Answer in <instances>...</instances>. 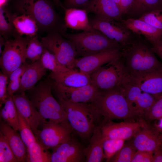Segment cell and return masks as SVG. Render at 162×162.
Returning a JSON list of instances; mask_svg holds the SVG:
<instances>
[{
    "label": "cell",
    "mask_w": 162,
    "mask_h": 162,
    "mask_svg": "<svg viewBox=\"0 0 162 162\" xmlns=\"http://www.w3.org/2000/svg\"><path fill=\"white\" fill-rule=\"evenodd\" d=\"M147 123L144 121H125L115 122L108 121L100 127L104 138L128 140L133 138L138 131Z\"/></svg>",
    "instance_id": "obj_14"
},
{
    "label": "cell",
    "mask_w": 162,
    "mask_h": 162,
    "mask_svg": "<svg viewBox=\"0 0 162 162\" xmlns=\"http://www.w3.org/2000/svg\"><path fill=\"white\" fill-rule=\"evenodd\" d=\"M29 64L26 62L13 71L8 79L7 93L9 96H12L19 90L22 76Z\"/></svg>",
    "instance_id": "obj_34"
},
{
    "label": "cell",
    "mask_w": 162,
    "mask_h": 162,
    "mask_svg": "<svg viewBox=\"0 0 162 162\" xmlns=\"http://www.w3.org/2000/svg\"><path fill=\"white\" fill-rule=\"evenodd\" d=\"M26 148V162H51V153L37 141Z\"/></svg>",
    "instance_id": "obj_30"
},
{
    "label": "cell",
    "mask_w": 162,
    "mask_h": 162,
    "mask_svg": "<svg viewBox=\"0 0 162 162\" xmlns=\"http://www.w3.org/2000/svg\"><path fill=\"white\" fill-rule=\"evenodd\" d=\"M0 53L1 54L2 52V48L3 46H4L5 40L2 36L0 35Z\"/></svg>",
    "instance_id": "obj_48"
},
{
    "label": "cell",
    "mask_w": 162,
    "mask_h": 162,
    "mask_svg": "<svg viewBox=\"0 0 162 162\" xmlns=\"http://www.w3.org/2000/svg\"><path fill=\"white\" fill-rule=\"evenodd\" d=\"M74 131L83 140L91 136L94 129L100 127L99 118L87 103L59 100Z\"/></svg>",
    "instance_id": "obj_4"
},
{
    "label": "cell",
    "mask_w": 162,
    "mask_h": 162,
    "mask_svg": "<svg viewBox=\"0 0 162 162\" xmlns=\"http://www.w3.org/2000/svg\"><path fill=\"white\" fill-rule=\"evenodd\" d=\"M157 9H162V0H134L127 14L132 17V18H139L145 14Z\"/></svg>",
    "instance_id": "obj_28"
},
{
    "label": "cell",
    "mask_w": 162,
    "mask_h": 162,
    "mask_svg": "<svg viewBox=\"0 0 162 162\" xmlns=\"http://www.w3.org/2000/svg\"><path fill=\"white\" fill-rule=\"evenodd\" d=\"M120 89L135 120L137 121L143 120L145 114L156 100V99L130 83L125 78L122 83Z\"/></svg>",
    "instance_id": "obj_10"
},
{
    "label": "cell",
    "mask_w": 162,
    "mask_h": 162,
    "mask_svg": "<svg viewBox=\"0 0 162 162\" xmlns=\"http://www.w3.org/2000/svg\"><path fill=\"white\" fill-rule=\"evenodd\" d=\"M4 104V107L0 111L1 118L15 130L18 131L19 124L17 110L12 96H9Z\"/></svg>",
    "instance_id": "obj_29"
},
{
    "label": "cell",
    "mask_w": 162,
    "mask_h": 162,
    "mask_svg": "<svg viewBox=\"0 0 162 162\" xmlns=\"http://www.w3.org/2000/svg\"><path fill=\"white\" fill-rule=\"evenodd\" d=\"M8 77L0 72V106L4 104L5 101L9 96L7 93V85L8 83Z\"/></svg>",
    "instance_id": "obj_41"
},
{
    "label": "cell",
    "mask_w": 162,
    "mask_h": 162,
    "mask_svg": "<svg viewBox=\"0 0 162 162\" xmlns=\"http://www.w3.org/2000/svg\"><path fill=\"white\" fill-rule=\"evenodd\" d=\"M84 148L72 136L67 141L52 148L51 162L86 161Z\"/></svg>",
    "instance_id": "obj_17"
},
{
    "label": "cell",
    "mask_w": 162,
    "mask_h": 162,
    "mask_svg": "<svg viewBox=\"0 0 162 162\" xmlns=\"http://www.w3.org/2000/svg\"><path fill=\"white\" fill-rule=\"evenodd\" d=\"M13 37V39L5 41L0 58L2 72L8 78L13 71L26 62V59L25 53L28 37L14 35Z\"/></svg>",
    "instance_id": "obj_8"
},
{
    "label": "cell",
    "mask_w": 162,
    "mask_h": 162,
    "mask_svg": "<svg viewBox=\"0 0 162 162\" xmlns=\"http://www.w3.org/2000/svg\"><path fill=\"white\" fill-rule=\"evenodd\" d=\"M52 1L56 7L58 8H62V3H61L60 0H52Z\"/></svg>",
    "instance_id": "obj_49"
},
{
    "label": "cell",
    "mask_w": 162,
    "mask_h": 162,
    "mask_svg": "<svg viewBox=\"0 0 162 162\" xmlns=\"http://www.w3.org/2000/svg\"><path fill=\"white\" fill-rule=\"evenodd\" d=\"M18 112L26 121L34 134L46 121L40 115L25 92L12 96Z\"/></svg>",
    "instance_id": "obj_18"
},
{
    "label": "cell",
    "mask_w": 162,
    "mask_h": 162,
    "mask_svg": "<svg viewBox=\"0 0 162 162\" xmlns=\"http://www.w3.org/2000/svg\"><path fill=\"white\" fill-rule=\"evenodd\" d=\"M40 60L45 68L53 72H65L71 70L61 64L54 54L45 48Z\"/></svg>",
    "instance_id": "obj_33"
},
{
    "label": "cell",
    "mask_w": 162,
    "mask_h": 162,
    "mask_svg": "<svg viewBox=\"0 0 162 162\" xmlns=\"http://www.w3.org/2000/svg\"><path fill=\"white\" fill-rule=\"evenodd\" d=\"M40 41L44 48L53 54L61 64L70 69H74L77 54L75 47L70 40L55 32L47 34Z\"/></svg>",
    "instance_id": "obj_9"
},
{
    "label": "cell",
    "mask_w": 162,
    "mask_h": 162,
    "mask_svg": "<svg viewBox=\"0 0 162 162\" xmlns=\"http://www.w3.org/2000/svg\"><path fill=\"white\" fill-rule=\"evenodd\" d=\"M7 6L0 7V33L5 41L14 34L13 20L14 13H12Z\"/></svg>",
    "instance_id": "obj_31"
},
{
    "label": "cell",
    "mask_w": 162,
    "mask_h": 162,
    "mask_svg": "<svg viewBox=\"0 0 162 162\" xmlns=\"http://www.w3.org/2000/svg\"><path fill=\"white\" fill-rule=\"evenodd\" d=\"M162 32V9H157L145 14L138 18Z\"/></svg>",
    "instance_id": "obj_39"
},
{
    "label": "cell",
    "mask_w": 162,
    "mask_h": 162,
    "mask_svg": "<svg viewBox=\"0 0 162 162\" xmlns=\"http://www.w3.org/2000/svg\"><path fill=\"white\" fill-rule=\"evenodd\" d=\"M118 8H120L121 0H114Z\"/></svg>",
    "instance_id": "obj_51"
},
{
    "label": "cell",
    "mask_w": 162,
    "mask_h": 162,
    "mask_svg": "<svg viewBox=\"0 0 162 162\" xmlns=\"http://www.w3.org/2000/svg\"><path fill=\"white\" fill-rule=\"evenodd\" d=\"M103 138L100 127L94 130L88 146L84 148L86 162H101L104 158Z\"/></svg>",
    "instance_id": "obj_26"
},
{
    "label": "cell",
    "mask_w": 162,
    "mask_h": 162,
    "mask_svg": "<svg viewBox=\"0 0 162 162\" xmlns=\"http://www.w3.org/2000/svg\"><path fill=\"white\" fill-rule=\"evenodd\" d=\"M160 134L148 123L133 138L132 142L137 150L153 154L161 145Z\"/></svg>",
    "instance_id": "obj_19"
},
{
    "label": "cell",
    "mask_w": 162,
    "mask_h": 162,
    "mask_svg": "<svg viewBox=\"0 0 162 162\" xmlns=\"http://www.w3.org/2000/svg\"><path fill=\"white\" fill-rule=\"evenodd\" d=\"M153 162H162V146L161 144L153 153Z\"/></svg>",
    "instance_id": "obj_46"
},
{
    "label": "cell",
    "mask_w": 162,
    "mask_h": 162,
    "mask_svg": "<svg viewBox=\"0 0 162 162\" xmlns=\"http://www.w3.org/2000/svg\"><path fill=\"white\" fill-rule=\"evenodd\" d=\"M125 79L156 100L162 97V70L127 74Z\"/></svg>",
    "instance_id": "obj_15"
},
{
    "label": "cell",
    "mask_w": 162,
    "mask_h": 162,
    "mask_svg": "<svg viewBox=\"0 0 162 162\" xmlns=\"http://www.w3.org/2000/svg\"><path fill=\"white\" fill-rule=\"evenodd\" d=\"M29 90L30 100L44 119L57 122L68 120L65 111L52 94L47 79L41 81Z\"/></svg>",
    "instance_id": "obj_5"
},
{
    "label": "cell",
    "mask_w": 162,
    "mask_h": 162,
    "mask_svg": "<svg viewBox=\"0 0 162 162\" xmlns=\"http://www.w3.org/2000/svg\"><path fill=\"white\" fill-rule=\"evenodd\" d=\"M0 132L7 140L18 162H26V147L20 134L2 119H0Z\"/></svg>",
    "instance_id": "obj_23"
},
{
    "label": "cell",
    "mask_w": 162,
    "mask_h": 162,
    "mask_svg": "<svg viewBox=\"0 0 162 162\" xmlns=\"http://www.w3.org/2000/svg\"><path fill=\"white\" fill-rule=\"evenodd\" d=\"M122 51L128 75L162 70V63L156 57L151 45L141 39L134 38Z\"/></svg>",
    "instance_id": "obj_3"
},
{
    "label": "cell",
    "mask_w": 162,
    "mask_h": 162,
    "mask_svg": "<svg viewBox=\"0 0 162 162\" xmlns=\"http://www.w3.org/2000/svg\"><path fill=\"white\" fill-rule=\"evenodd\" d=\"M51 0H14L12 7L17 14L31 16L37 24L39 31L47 34L57 32L66 33L64 18L57 13Z\"/></svg>",
    "instance_id": "obj_1"
},
{
    "label": "cell",
    "mask_w": 162,
    "mask_h": 162,
    "mask_svg": "<svg viewBox=\"0 0 162 162\" xmlns=\"http://www.w3.org/2000/svg\"><path fill=\"white\" fill-rule=\"evenodd\" d=\"M151 46L153 52L160 59L162 63V39L151 45Z\"/></svg>",
    "instance_id": "obj_45"
},
{
    "label": "cell",
    "mask_w": 162,
    "mask_h": 162,
    "mask_svg": "<svg viewBox=\"0 0 162 162\" xmlns=\"http://www.w3.org/2000/svg\"><path fill=\"white\" fill-rule=\"evenodd\" d=\"M89 20L93 28L99 31L110 39L116 41L122 48L129 44L134 38L132 32L121 22L103 19L95 15Z\"/></svg>",
    "instance_id": "obj_12"
},
{
    "label": "cell",
    "mask_w": 162,
    "mask_h": 162,
    "mask_svg": "<svg viewBox=\"0 0 162 162\" xmlns=\"http://www.w3.org/2000/svg\"><path fill=\"white\" fill-rule=\"evenodd\" d=\"M137 151L132 141L125 143L121 150L110 160V162H131Z\"/></svg>",
    "instance_id": "obj_36"
},
{
    "label": "cell",
    "mask_w": 162,
    "mask_h": 162,
    "mask_svg": "<svg viewBox=\"0 0 162 162\" xmlns=\"http://www.w3.org/2000/svg\"><path fill=\"white\" fill-rule=\"evenodd\" d=\"M64 11V21L67 28L83 31L94 29L91 26L87 12L84 9L63 8Z\"/></svg>",
    "instance_id": "obj_24"
},
{
    "label": "cell",
    "mask_w": 162,
    "mask_h": 162,
    "mask_svg": "<svg viewBox=\"0 0 162 162\" xmlns=\"http://www.w3.org/2000/svg\"><path fill=\"white\" fill-rule=\"evenodd\" d=\"M122 50H109L76 58L74 68H78L80 71L90 75L103 65L121 57L122 56Z\"/></svg>",
    "instance_id": "obj_16"
},
{
    "label": "cell",
    "mask_w": 162,
    "mask_h": 162,
    "mask_svg": "<svg viewBox=\"0 0 162 162\" xmlns=\"http://www.w3.org/2000/svg\"><path fill=\"white\" fill-rule=\"evenodd\" d=\"M46 69L43 65L40 59L29 64L23 73L20 86L17 92L21 93L30 90L44 76Z\"/></svg>",
    "instance_id": "obj_25"
},
{
    "label": "cell",
    "mask_w": 162,
    "mask_h": 162,
    "mask_svg": "<svg viewBox=\"0 0 162 162\" xmlns=\"http://www.w3.org/2000/svg\"><path fill=\"white\" fill-rule=\"evenodd\" d=\"M161 39H162V38H161Z\"/></svg>",
    "instance_id": "obj_53"
},
{
    "label": "cell",
    "mask_w": 162,
    "mask_h": 162,
    "mask_svg": "<svg viewBox=\"0 0 162 162\" xmlns=\"http://www.w3.org/2000/svg\"><path fill=\"white\" fill-rule=\"evenodd\" d=\"M162 118V97L156 100L145 114L143 120L145 122L156 120Z\"/></svg>",
    "instance_id": "obj_40"
},
{
    "label": "cell",
    "mask_w": 162,
    "mask_h": 162,
    "mask_svg": "<svg viewBox=\"0 0 162 162\" xmlns=\"http://www.w3.org/2000/svg\"><path fill=\"white\" fill-rule=\"evenodd\" d=\"M90 0H64L62 8L82 9Z\"/></svg>",
    "instance_id": "obj_43"
},
{
    "label": "cell",
    "mask_w": 162,
    "mask_h": 162,
    "mask_svg": "<svg viewBox=\"0 0 162 162\" xmlns=\"http://www.w3.org/2000/svg\"><path fill=\"white\" fill-rule=\"evenodd\" d=\"M160 140H161V146H162V134H160Z\"/></svg>",
    "instance_id": "obj_52"
},
{
    "label": "cell",
    "mask_w": 162,
    "mask_h": 162,
    "mask_svg": "<svg viewBox=\"0 0 162 162\" xmlns=\"http://www.w3.org/2000/svg\"><path fill=\"white\" fill-rule=\"evenodd\" d=\"M34 134L36 140L49 150L69 140L74 130L68 120L57 122L49 120Z\"/></svg>",
    "instance_id": "obj_11"
},
{
    "label": "cell",
    "mask_w": 162,
    "mask_h": 162,
    "mask_svg": "<svg viewBox=\"0 0 162 162\" xmlns=\"http://www.w3.org/2000/svg\"><path fill=\"white\" fill-rule=\"evenodd\" d=\"M62 35L73 43L77 55L82 57L109 50L122 49L116 41L94 29L77 33L66 32Z\"/></svg>",
    "instance_id": "obj_6"
},
{
    "label": "cell",
    "mask_w": 162,
    "mask_h": 162,
    "mask_svg": "<svg viewBox=\"0 0 162 162\" xmlns=\"http://www.w3.org/2000/svg\"><path fill=\"white\" fill-rule=\"evenodd\" d=\"M100 18L121 22L123 19L119 8L114 0H90L82 8Z\"/></svg>",
    "instance_id": "obj_20"
},
{
    "label": "cell",
    "mask_w": 162,
    "mask_h": 162,
    "mask_svg": "<svg viewBox=\"0 0 162 162\" xmlns=\"http://www.w3.org/2000/svg\"><path fill=\"white\" fill-rule=\"evenodd\" d=\"M47 80L58 100L73 103H89L99 92L92 84L80 87H70L64 86L51 79Z\"/></svg>",
    "instance_id": "obj_13"
},
{
    "label": "cell",
    "mask_w": 162,
    "mask_h": 162,
    "mask_svg": "<svg viewBox=\"0 0 162 162\" xmlns=\"http://www.w3.org/2000/svg\"><path fill=\"white\" fill-rule=\"evenodd\" d=\"M153 154L137 150L131 162H153Z\"/></svg>",
    "instance_id": "obj_42"
},
{
    "label": "cell",
    "mask_w": 162,
    "mask_h": 162,
    "mask_svg": "<svg viewBox=\"0 0 162 162\" xmlns=\"http://www.w3.org/2000/svg\"><path fill=\"white\" fill-rule=\"evenodd\" d=\"M99 118H103L100 127L114 119L136 121L120 88L106 92H99L94 99L87 103Z\"/></svg>",
    "instance_id": "obj_2"
},
{
    "label": "cell",
    "mask_w": 162,
    "mask_h": 162,
    "mask_svg": "<svg viewBox=\"0 0 162 162\" xmlns=\"http://www.w3.org/2000/svg\"><path fill=\"white\" fill-rule=\"evenodd\" d=\"M17 112L19 124L18 131L22 141L27 147L37 140L28 124L18 111Z\"/></svg>",
    "instance_id": "obj_37"
},
{
    "label": "cell",
    "mask_w": 162,
    "mask_h": 162,
    "mask_svg": "<svg viewBox=\"0 0 162 162\" xmlns=\"http://www.w3.org/2000/svg\"><path fill=\"white\" fill-rule=\"evenodd\" d=\"M152 126L160 134H162V118L156 120Z\"/></svg>",
    "instance_id": "obj_47"
},
{
    "label": "cell",
    "mask_w": 162,
    "mask_h": 162,
    "mask_svg": "<svg viewBox=\"0 0 162 162\" xmlns=\"http://www.w3.org/2000/svg\"><path fill=\"white\" fill-rule=\"evenodd\" d=\"M104 139L103 150L104 158L106 159V162H108L123 147L125 140L121 139Z\"/></svg>",
    "instance_id": "obj_35"
},
{
    "label": "cell",
    "mask_w": 162,
    "mask_h": 162,
    "mask_svg": "<svg viewBox=\"0 0 162 162\" xmlns=\"http://www.w3.org/2000/svg\"><path fill=\"white\" fill-rule=\"evenodd\" d=\"M127 73L122 56L103 65L90 75L92 85L99 92L120 88Z\"/></svg>",
    "instance_id": "obj_7"
},
{
    "label": "cell",
    "mask_w": 162,
    "mask_h": 162,
    "mask_svg": "<svg viewBox=\"0 0 162 162\" xmlns=\"http://www.w3.org/2000/svg\"><path fill=\"white\" fill-rule=\"evenodd\" d=\"M134 1V0H121L119 9L122 15L126 14Z\"/></svg>",
    "instance_id": "obj_44"
},
{
    "label": "cell",
    "mask_w": 162,
    "mask_h": 162,
    "mask_svg": "<svg viewBox=\"0 0 162 162\" xmlns=\"http://www.w3.org/2000/svg\"><path fill=\"white\" fill-rule=\"evenodd\" d=\"M48 77L55 82L67 87H80L92 84L90 75L76 70L65 72H51Z\"/></svg>",
    "instance_id": "obj_21"
},
{
    "label": "cell",
    "mask_w": 162,
    "mask_h": 162,
    "mask_svg": "<svg viewBox=\"0 0 162 162\" xmlns=\"http://www.w3.org/2000/svg\"><path fill=\"white\" fill-rule=\"evenodd\" d=\"M121 22L131 32L143 36L151 45L159 41L162 37V32L139 19H123Z\"/></svg>",
    "instance_id": "obj_22"
},
{
    "label": "cell",
    "mask_w": 162,
    "mask_h": 162,
    "mask_svg": "<svg viewBox=\"0 0 162 162\" xmlns=\"http://www.w3.org/2000/svg\"><path fill=\"white\" fill-rule=\"evenodd\" d=\"M28 41L26 50V57L31 60L32 63L40 59L44 47L38 39L37 35L28 37Z\"/></svg>",
    "instance_id": "obj_32"
},
{
    "label": "cell",
    "mask_w": 162,
    "mask_h": 162,
    "mask_svg": "<svg viewBox=\"0 0 162 162\" xmlns=\"http://www.w3.org/2000/svg\"><path fill=\"white\" fill-rule=\"evenodd\" d=\"M9 0H0V7L7 6Z\"/></svg>",
    "instance_id": "obj_50"
},
{
    "label": "cell",
    "mask_w": 162,
    "mask_h": 162,
    "mask_svg": "<svg viewBox=\"0 0 162 162\" xmlns=\"http://www.w3.org/2000/svg\"><path fill=\"white\" fill-rule=\"evenodd\" d=\"M0 162H18L8 142L1 132H0Z\"/></svg>",
    "instance_id": "obj_38"
},
{
    "label": "cell",
    "mask_w": 162,
    "mask_h": 162,
    "mask_svg": "<svg viewBox=\"0 0 162 162\" xmlns=\"http://www.w3.org/2000/svg\"><path fill=\"white\" fill-rule=\"evenodd\" d=\"M14 13L13 20L15 31L14 35L32 37L37 35L38 28L36 22L31 16L25 14L18 15Z\"/></svg>",
    "instance_id": "obj_27"
}]
</instances>
